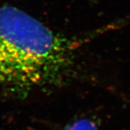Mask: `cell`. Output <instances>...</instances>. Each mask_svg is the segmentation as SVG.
<instances>
[{"mask_svg":"<svg viewBox=\"0 0 130 130\" xmlns=\"http://www.w3.org/2000/svg\"><path fill=\"white\" fill-rule=\"evenodd\" d=\"M95 35L70 40L20 9L0 6V83L32 87L50 81L70 64L81 42Z\"/></svg>","mask_w":130,"mask_h":130,"instance_id":"1","label":"cell"},{"mask_svg":"<svg viewBox=\"0 0 130 130\" xmlns=\"http://www.w3.org/2000/svg\"><path fill=\"white\" fill-rule=\"evenodd\" d=\"M63 130H99V129L94 121L83 118L68 124Z\"/></svg>","mask_w":130,"mask_h":130,"instance_id":"2","label":"cell"}]
</instances>
